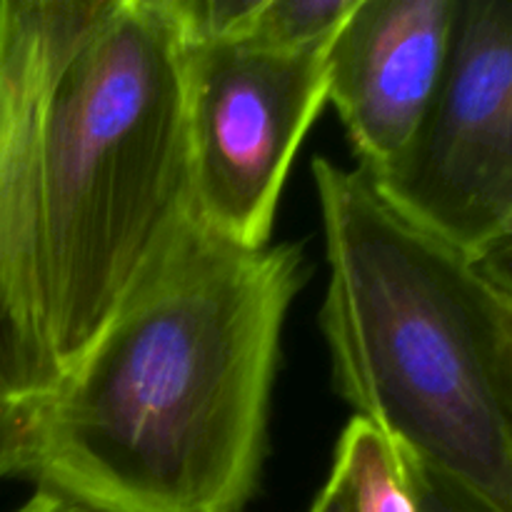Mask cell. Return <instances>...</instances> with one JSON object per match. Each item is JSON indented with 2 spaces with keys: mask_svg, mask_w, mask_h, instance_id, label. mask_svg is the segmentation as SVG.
Instances as JSON below:
<instances>
[{
  "mask_svg": "<svg viewBox=\"0 0 512 512\" xmlns=\"http://www.w3.org/2000/svg\"><path fill=\"white\" fill-rule=\"evenodd\" d=\"M500 295V385L512 433V300Z\"/></svg>",
  "mask_w": 512,
  "mask_h": 512,
  "instance_id": "obj_12",
  "label": "cell"
},
{
  "mask_svg": "<svg viewBox=\"0 0 512 512\" xmlns=\"http://www.w3.org/2000/svg\"><path fill=\"white\" fill-rule=\"evenodd\" d=\"M333 465L345 475L353 512H420L408 458L368 420H350Z\"/></svg>",
  "mask_w": 512,
  "mask_h": 512,
  "instance_id": "obj_8",
  "label": "cell"
},
{
  "mask_svg": "<svg viewBox=\"0 0 512 512\" xmlns=\"http://www.w3.org/2000/svg\"><path fill=\"white\" fill-rule=\"evenodd\" d=\"M15 512H98V510H90L85 508V505L73 503V500L60 498V495L40 493V490H35L33 498H30L25 505H20Z\"/></svg>",
  "mask_w": 512,
  "mask_h": 512,
  "instance_id": "obj_14",
  "label": "cell"
},
{
  "mask_svg": "<svg viewBox=\"0 0 512 512\" xmlns=\"http://www.w3.org/2000/svg\"><path fill=\"white\" fill-rule=\"evenodd\" d=\"M330 43L183 40L190 198L200 223L225 243L270 245L290 165L328 103Z\"/></svg>",
  "mask_w": 512,
  "mask_h": 512,
  "instance_id": "obj_4",
  "label": "cell"
},
{
  "mask_svg": "<svg viewBox=\"0 0 512 512\" xmlns=\"http://www.w3.org/2000/svg\"><path fill=\"white\" fill-rule=\"evenodd\" d=\"M303 248L198 218L50 388L0 405V480L98 512H243Z\"/></svg>",
  "mask_w": 512,
  "mask_h": 512,
  "instance_id": "obj_1",
  "label": "cell"
},
{
  "mask_svg": "<svg viewBox=\"0 0 512 512\" xmlns=\"http://www.w3.org/2000/svg\"><path fill=\"white\" fill-rule=\"evenodd\" d=\"M498 293L512 300V218L498 230L488 248L473 260Z\"/></svg>",
  "mask_w": 512,
  "mask_h": 512,
  "instance_id": "obj_11",
  "label": "cell"
},
{
  "mask_svg": "<svg viewBox=\"0 0 512 512\" xmlns=\"http://www.w3.org/2000/svg\"><path fill=\"white\" fill-rule=\"evenodd\" d=\"M110 0L0 3V405L43 393L40 185L53 90Z\"/></svg>",
  "mask_w": 512,
  "mask_h": 512,
  "instance_id": "obj_6",
  "label": "cell"
},
{
  "mask_svg": "<svg viewBox=\"0 0 512 512\" xmlns=\"http://www.w3.org/2000/svg\"><path fill=\"white\" fill-rule=\"evenodd\" d=\"M458 0H358L328 48V103L360 170L393 168L435 103Z\"/></svg>",
  "mask_w": 512,
  "mask_h": 512,
  "instance_id": "obj_7",
  "label": "cell"
},
{
  "mask_svg": "<svg viewBox=\"0 0 512 512\" xmlns=\"http://www.w3.org/2000/svg\"><path fill=\"white\" fill-rule=\"evenodd\" d=\"M313 178L335 388L415 463L512 512L498 290L468 255L395 210L365 170L318 158Z\"/></svg>",
  "mask_w": 512,
  "mask_h": 512,
  "instance_id": "obj_2",
  "label": "cell"
},
{
  "mask_svg": "<svg viewBox=\"0 0 512 512\" xmlns=\"http://www.w3.org/2000/svg\"><path fill=\"white\" fill-rule=\"evenodd\" d=\"M370 180L470 260L512 218V0H458L433 108L403 158Z\"/></svg>",
  "mask_w": 512,
  "mask_h": 512,
  "instance_id": "obj_5",
  "label": "cell"
},
{
  "mask_svg": "<svg viewBox=\"0 0 512 512\" xmlns=\"http://www.w3.org/2000/svg\"><path fill=\"white\" fill-rule=\"evenodd\" d=\"M310 512H353V500H350L348 483H345V475L340 473L333 465L330 470V478L325 483V488L320 490V495L315 498Z\"/></svg>",
  "mask_w": 512,
  "mask_h": 512,
  "instance_id": "obj_13",
  "label": "cell"
},
{
  "mask_svg": "<svg viewBox=\"0 0 512 512\" xmlns=\"http://www.w3.org/2000/svg\"><path fill=\"white\" fill-rule=\"evenodd\" d=\"M195 218L183 35L168 0H110L65 65L45 123L40 260L53 383Z\"/></svg>",
  "mask_w": 512,
  "mask_h": 512,
  "instance_id": "obj_3",
  "label": "cell"
},
{
  "mask_svg": "<svg viewBox=\"0 0 512 512\" xmlns=\"http://www.w3.org/2000/svg\"><path fill=\"white\" fill-rule=\"evenodd\" d=\"M408 468L420 512H503L465 485L455 483L453 478L438 470L415 463L413 458H408Z\"/></svg>",
  "mask_w": 512,
  "mask_h": 512,
  "instance_id": "obj_10",
  "label": "cell"
},
{
  "mask_svg": "<svg viewBox=\"0 0 512 512\" xmlns=\"http://www.w3.org/2000/svg\"><path fill=\"white\" fill-rule=\"evenodd\" d=\"M358 0H260L248 38L273 48H315L335 38Z\"/></svg>",
  "mask_w": 512,
  "mask_h": 512,
  "instance_id": "obj_9",
  "label": "cell"
}]
</instances>
